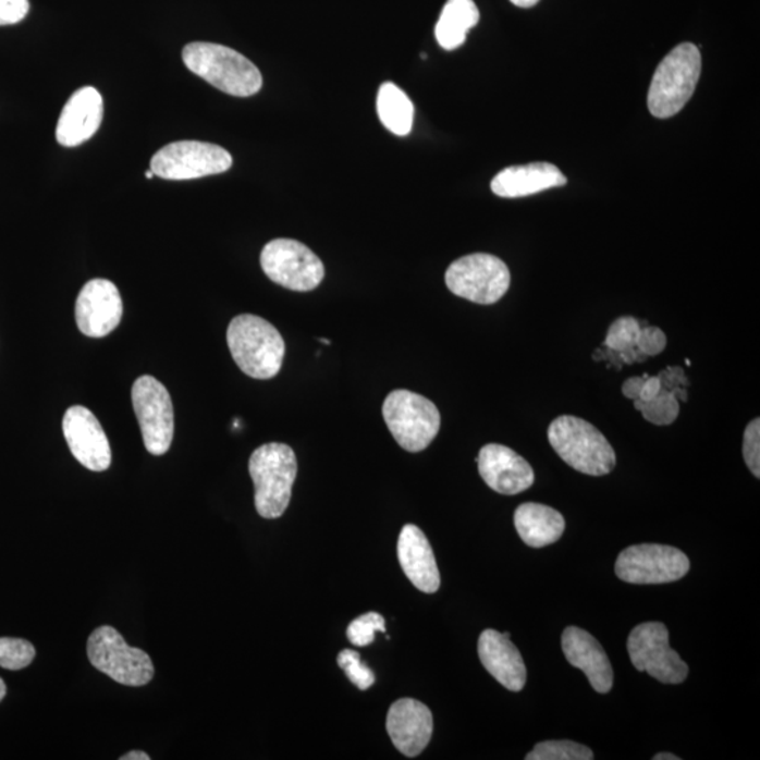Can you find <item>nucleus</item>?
Instances as JSON below:
<instances>
[{
  "mask_svg": "<svg viewBox=\"0 0 760 760\" xmlns=\"http://www.w3.org/2000/svg\"><path fill=\"white\" fill-rule=\"evenodd\" d=\"M89 662L120 685L139 687L152 681L150 655L142 649L130 647L118 629L103 625L96 628L86 646Z\"/></svg>",
  "mask_w": 760,
  "mask_h": 760,
  "instance_id": "7",
  "label": "nucleus"
},
{
  "mask_svg": "<svg viewBox=\"0 0 760 760\" xmlns=\"http://www.w3.org/2000/svg\"><path fill=\"white\" fill-rule=\"evenodd\" d=\"M36 658V648L32 642L21 638H0V667L8 671H21L32 665Z\"/></svg>",
  "mask_w": 760,
  "mask_h": 760,
  "instance_id": "29",
  "label": "nucleus"
},
{
  "mask_svg": "<svg viewBox=\"0 0 760 760\" xmlns=\"http://www.w3.org/2000/svg\"><path fill=\"white\" fill-rule=\"evenodd\" d=\"M397 555L404 574L418 590L431 594L440 589L441 577L434 551L420 528L413 524L403 527L397 542Z\"/></svg>",
  "mask_w": 760,
  "mask_h": 760,
  "instance_id": "21",
  "label": "nucleus"
},
{
  "mask_svg": "<svg viewBox=\"0 0 760 760\" xmlns=\"http://www.w3.org/2000/svg\"><path fill=\"white\" fill-rule=\"evenodd\" d=\"M336 661H339L340 667L343 669L350 682L360 690H368L377 681L375 673L365 663L360 662L359 653L353 651V649L341 651Z\"/></svg>",
  "mask_w": 760,
  "mask_h": 760,
  "instance_id": "31",
  "label": "nucleus"
},
{
  "mask_svg": "<svg viewBox=\"0 0 760 760\" xmlns=\"http://www.w3.org/2000/svg\"><path fill=\"white\" fill-rule=\"evenodd\" d=\"M514 4V7L523 8V9H528L536 7L540 0H510Z\"/></svg>",
  "mask_w": 760,
  "mask_h": 760,
  "instance_id": "39",
  "label": "nucleus"
},
{
  "mask_svg": "<svg viewBox=\"0 0 760 760\" xmlns=\"http://www.w3.org/2000/svg\"><path fill=\"white\" fill-rule=\"evenodd\" d=\"M476 461L485 483L495 493L514 495L526 492L536 479L531 465L508 446L485 445Z\"/></svg>",
  "mask_w": 760,
  "mask_h": 760,
  "instance_id": "16",
  "label": "nucleus"
},
{
  "mask_svg": "<svg viewBox=\"0 0 760 760\" xmlns=\"http://www.w3.org/2000/svg\"><path fill=\"white\" fill-rule=\"evenodd\" d=\"M514 524L522 540L531 548H543L560 541L565 532V518L557 510L540 503H524L514 513Z\"/></svg>",
  "mask_w": 760,
  "mask_h": 760,
  "instance_id": "23",
  "label": "nucleus"
},
{
  "mask_svg": "<svg viewBox=\"0 0 760 760\" xmlns=\"http://www.w3.org/2000/svg\"><path fill=\"white\" fill-rule=\"evenodd\" d=\"M479 19V9L474 0H449L436 24L438 45L446 51L456 50L464 45Z\"/></svg>",
  "mask_w": 760,
  "mask_h": 760,
  "instance_id": "24",
  "label": "nucleus"
},
{
  "mask_svg": "<svg viewBox=\"0 0 760 760\" xmlns=\"http://www.w3.org/2000/svg\"><path fill=\"white\" fill-rule=\"evenodd\" d=\"M690 571L689 557L675 547L639 543L620 553L618 579L632 585H663L682 579Z\"/></svg>",
  "mask_w": 760,
  "mask_h": 760,
  "instance_id": "11",
  "label": "nucleus"
},
{
  "mask_svg": "<svg viewBox=\"0 0 760 760\" xmlns=\"http://www.w3.org/2000/svg\"><path fill=\"white\" fill-rule=\"evenodd\" d=\"M154 176L156 175H154V172L151 170L146 172L147 180H152Z\"/></svg>",
  "mask_w": 760,
  "mask_h": 760,
  "instance_id": "43",
  "label": "nucleus"
},
{
  "mask_svg": "<svg viewBox=\"0 0 760 760\" xmlns=\"http://www.w3.org/2000/svg\"><path fill=\"white\" fill-rule=\"evenodd\" d=\"M666 335L658 327H642L637 341V348L641 351L646 357H655L666 348Z\"/></svg>",
  "mask_w": 760,
  "mask_h": 760,
  "instance_id": "33",
  "label": "nucleus"
},
{
  "mask_svg": "<svg viewBox=\"0 0 760 760\" xmlns=\"http://www.w3.org/2000/svg\"><path fill=\"white\" fill-rule=\"evenodd\" d=\"M671 392L675 394V397L677 399V401H679V403L687 401V392L682 387L675 388Z\"/></svg>",
  "mask_w": 760,
  "mask_h": 760,
  "instance_id": "40",
  "label": "nucleus"
},
{
  "mask_svg": "<svg viewBox=\"0 0 760 760\" xmlns=\"http://www.w3.org/2000/svg\"><path fill=\"white\" fill-rule=\"evenodd\" d=\"M478 652L486 671L510 691H522L527 682V667L510 634L486 629L479 637Z\"/></svg>",
  "mask_w": 760,
  "mask_h": 760,
  "instance_id": "20",
  "label": "nucleus"
},
{
  "mask_svg": "<svg viewBox=\"0 0 760 760\" xmlns=\"http://www.w3.org/2000/svg\"><path fill=\"white\" fill-rule=\"evenodd\" d=\"M648 377L649 375L646 373L643 375V377H635L625 380L623 384L624 396L629 399V401H637V399H639V394H641L643 383H646Z\"/></svg>",
  "mask_w": 760,
  "mask_h": 760,
  "instance_id": "36",
  "label": "nucleus"
},
{
  "mask_svg": "<svg viewBox=\"0 0 760 760\" xmlns=\"http://www.w3.org/2000/svg\"><path fill=\"white\" fill-rule=\"evenodd\" d=\"M387 728L394 747L408 758L427 748L434 730L430 709L415 699H401L388 713Z\"/></svg>",
  "mask_w": 760,
  "mask_h": 760,
  "instance_id": "17",
  "label": "nucleus"
},
{
  "mask_svg": "<svg viewBox=\"0 0 760 760\" xmlns=\"http://www.w3.org/2000/svg\"><path fill=\"white\" fill-rule=\"evenodd\" d=\"M387 632L384 618L379 613H367L355 618L346 628V637L357 647H367L373 642L375 634Z\"/></svg>",
  "mask_w": 760,
  "mask_h": 760,
  "instance_id": "30",
  "label": "nucleus"
},
{
  "mask_svg": "<svg viewBox=\"0 0 760 760\" xmlns=\"http://www.w3.org/2000/svg\"><path fill=\"white\" fill-rule=\"evenodd\" d=\"M248 468L259 516L269 519L281 517L291 503L297 476L295 452L286 444L269 442L254 451Z\"/></svg>",
  "mask_w": 760,
  "mask_h": 760,
  "instance_id": "3",
  "label": "nucleus"
},
{
  "mask_svg": "<svg viewBox=\"0 0 760 760\" xmlns=\"http://www.w3.org/2000/svg\"><path fill=\"white\" fill-rule=\"evenodd\" d=\"M231 355L245 375L254 379L277 377L285 358V341L269 321L254 315H240L228 330Z\"/></svg>",
  "mask_w": 760,
  "mask_h": 760,
  "instance_id": "2",
  "label": "nucleus"
},
{
  "mask_svg": "<svg viewBox=\"0 0 760 760\" xmlns=\"http://www.w3.org/2000/svg\"><path fill=\"white\" fill-rule=\"evenodd\" d=\"M641 329V323L634 317H620L610 326L603 346H608L609 350L615 351V353H625V351L637 348Z\"/></svg>",
  "mask_w": 760,
  "mask_h": 760,
  "instance_id": "28",
  "label": "nucleus"
},
{
  "mask_svg": "<svg viewBox=\"0 0 760 760\" xmlns=\"http://www.w3.org/2000/svg\"><path fill=\"white\" fill-rule=\"evenodd\" d=\"M186 69L221 93L249 98L262 88V75L238 51L213 42H191L182 51Z\"/></svg>",
  "mask_w": 760,
  "mask_h": 760,
  "instance_id": "1",
  "label": "nucleus"
},
{
  "mask_svg": "<svg viewBox=\"0 0 760 760\" xmlns=\"http://www.w3.org/2000/svg\"><path fill=\"white\" fill-rule=\"evenodd\" d=\"M233 167V157L216 144L175 142L168 144L152 157L154 175L168 181H191L218 175Z\"/></svg>",
  "mask_w": 760,
  "mask_h": 760,
  "instance_id": "9",
  "label": "nucleus"
},
{
  "mask_svg": "<svg viewBox=\"0 0 760 760\" xmlns=\"http://www.w3.org/2000/svg\"><path fill=\"white\" fill-rule=\"evenodd\" d=\"M512 275L502 259L490 254H470L456 259L445 272L454 295L478 305H493L506 295Z\"/></svg>",
  "mask_w": 760,
  "mask_h": 760,
  "instance_id": "8",
  "label": "nucleus"
},
{
  "mask_svg": "<svg viewBox=\"0 0 760 760\" xmlns=\"http://www.w3.org/2000/svg\"><path fill=\"white\" fill-rule=\"evenodd\" d=\"M261 267L272 282L293 292H310L326 275L321 259L305 244L291 238L268 243L261 253Z\"/></svg>",
  "mask_w": 760,
  "mask_h": 760,
  "instance_id": "10",
  "label": "nucleus"
},
{
  "mask_svg": "<svg viewBox=\"0 0 760 760\" xmlns=\"http://www.w3.org/2000/svg\"><path fill=\"white\" fill-rule=\"evenodd\" d=\"M661 382H659L658 377H648L646 383H643L641 394H639V401H652V399L657 397L658 393L661 392Z\"/></svg>",
  "mask_w": 760,
  "mask_h": 760,
  "instance_id": "37",
  "label": "nucleus"
},
{
  "mask_svg": "<svg viewBox=\"0 0 760 760\" xmlns=\"http://www.w3.org/2000/svg\"><path fill=\"white\" fill-rule=\"evenodd\" d=\"M562 651L572 666L585 673L596 691L605 695L613 689V667L593 635L581 628L567 627L562 634Z\"/></svg>",
  "mask_w": 760,
  "mask_h": 760,
  "instance_id": "19",
  "label": "nucleus"
},
{
  "mask_svg": "<svg viewBox=\"0 0 760 760\" xmlns=\"http://www.w3.org/2000/svg\"><path fill=\"white\" fill-rule=\"evenodd\" d=\"M701 74L699 47L691 42L673 48L659 64L648 93L649 112L657 119H669L689 102Z\"/></svg>",
  "mask_w": 760,
  "mask_h": 760,
  "instance_id": "4",
  "label": "nucleus"
},
{
  "mask_svg": "<svg viewBox=\"0 0 760 760\" xmlns=\"http://www.w3.org/2000/svg\"><path fill=\"white\" fill-rule=\"evenodd\" d=\"M658 379L659 382H661L662 389L669 392L673 391L675 388L689 387V380L686 378L685 370L679 367L662 370V372L658 375Z\"/></svg>",
  "mask_w": 760,
  "mask_h": 760,
  "instance_id": "35",
  "label": "nucleus"
},
{
  "mask_svg": "<svg viewBox=\"0 0 760 760\" xmlns=\"http://www.w3.org/2000/svg\"><path fill=\"white\" fill-rule=\"evenodd\" d=\"M71 454L86 469L103 473L112 464L108 436L94 413L84 406H72L62 420Z\"/></svg>",
  "mask_w": 760,
  "mask_h": 760,
  "instance_id": "14",
  "label": "nucleus"
},
{
  "mask_svg": "<svg viewBox=\"0 0 760 760\" xmlns=\"http://www.w3.org/2000/svg\"><path fill=\"white\" fill-rule=\"evenodd\" d=\"M655 760H681L679 757H676V755L673 753H658L655 757H653Z\"/></svg>",
  "mask_w": 760,
  "mask_h": 760,
  "instance_id": "41",
  "label": "nucleus"
},
{
  "mask_svg": "<svg viewBox=\"0 0 760 760\" xmlns=\"http://www.w3.org/2000/svg\"><path fill=\"white\" fill-rule=\"evenodd\" d=\"M30 12L28 0H0V26L17 24Z\"/></svg>",
  "mask_w": 760,
  "mask_h": 760,
  "instance_id": "34",
  "label": "nucleus"
},
{
  "mask_svg": "<svg viewBox=\"0 0 760 760\" xmlns=\"http://www.w3.org/2000/svg\"><path fill=\"white\" fill-rule=\"evenodd\" d=\"M744 459L747 462V466L755 475V478H760V420L755 418L753 421L749 422L747 430L744 434V446H743Z\"/></svg>",
  "mask_w": 760,
  "mask_h": 760,
  "instance_id": "32",
  "label": "nucleus"
},
{
  "mask_svg": "<svg viewBox=\"0 0 760 760\" xmlns=\"http://www.w3.org/2000/svg\"><path fill=\"white\" fill-rule=\"evenodd\" d=\"M527 760H591L593 750L574 740H543L526 757Z\"/></svg>",
  "mask_w": 760,
  "mask_h": 760,
  "instance_id": "27",
  "label": "nucleus"
},
{
  "mask_svg": "<svg viewBox=\"0 0 760 760\" xmlns=\"http://www.w3.org/2000/svg\"><path fill=\"white\" fill-rule=\"evenodd\" d=\"M377 110L380 122L394 136L404 137L410 134L415 122V105L393 82L380 85Z\"/></svg>",
  "mask_w": 760,
  "mask_h": 760,
  "instance_id": "25",
  "label": "nucleus"
},
{
  "mask_svg": "<svg viewBox=\"0 0 760 760\" xmlns=\"http://www.w3.org/2000/svg\"><path fill=\"white\" fill-rule=\"evenodd\" d=\"M151 758L148 757L146 752H142V750H132V752H128L124 755V757L120 758V760H150Z\"/></svg>",
  "mask_w": 760,
  "mask_h": 760,
  "instance_id": "38",
  "label": "nucleus"
},
{
  "mask_svg": "<svg viewBox=\"0 0 760 760\" xmlns=\"http://www.w3.org/2000/svg\"><path fill=\"white\" fill-rule=\"evenodd\" d=\"M319 340L321 341V343H323V344H326V345H329V344H330V341H329V340H326V339H319Z\"/></svg>",
  "mask_w": 760,
  "mask_h": 760,
  "instance_id": "44",
  "label": "nucleus"
},
{
  "mask_svg": "<svg viewBox=\"0 0 760 760\" xmlns=\"http://www.w3.org/2000/svg\"><path fill=\"white\" fill-rule=\"evenodd\" d=\"M122 316V296L113 282L93 279L82 287L75 305L76 324L82 334L102 339L118 329Z\"/></svg>",
  "mask_w": 760,
  "mask_h": 760,
  "instance_id": "15",
  "label": "nucleus"
},
{
  "mask_svg": "<svg viewBox=\"0 0 760 760\" xmlns=\"http://www.w3.org/2000/svg\"><path fill=\"white\" fill-rule=\"evenodd\" d=\"M7 692H8L7 683H4L2 677H0V701H2L4 699V696H7Z\"/></svg>",
  "mask_w": 760,
  "mask_h": 760,
  "instance_id": "42",
  "label": "nucleus"
},
{
  "mask_svg": "<svg viewBox=\"0 0 760 760\" xmlns=\"http://www.w3.org/2000/svg\"><path fill=\"white\" fill-rule=\"evenodd\" d=\"M132 401L144 445L152 455L167 454L173 438V406L170 393L156 378L142 377L133 384Z\"/></svg>",
  "mask_w": 760,
  "mask_h": 760,
  "instance_id": "13",
  "label": "nucleus"
},
{
  "mask_svg": "<svg viewBox=\"0 0 760 760\" xmlns=\"http://www.w3.org/2000/svg\"><path fill=\"white\" fill-rule=\"evenodd\" d=\"M382 413L394 440L408 452L425 451L440 431L436 404L415 392L399 389L389 393Z\"/></svg>",
  "mask_w": 760,
  "mask_h": 760,
  "instance_id": "6",
  "label": "nucleus"
},
{
  "mask_svg": "<svg viewBox=\"0 0 760 760\" xmlns=\"http://www.w3.org/2000/svg\"><path fill=\"white\" fill-rule=\"evenodd\" d=\"M103 119V99L98 89L85 86L71 96L58 120L56 137L62 147H78L93 138Z\"/></svg>",
  "mask_w": 760,
  "mask_h": 760,
  "instance_id": "18",
  "label": "nucleus"
},
{
  "mask_svg": "<svg viewBox=\"0 0 760 760\" xmlns=\"http://www.w3.org/2000/svg\"><path fill=\"white\" fill-rule=\"evenodd\" d=\"M627 647L629 659L637 671L647 672L653 679L665 685H679L687 679L689 666L669 646L665 624H639L629 634Z\"/></svg>",
  "mask_w": 760,
  "mask_h": 760,
  "instance_id": "12",
  "label": "nucleus"
},
{
  "mask_svg": "<svg viewBox=\"0 0 760 760\" xmlns=\"http://www.w3.org/2000/svg\"><path fill=\"white\" fill-rule=\"evenodd\" d=\"M634 406L642 413V417L647 421L655 426H669L679 417L681 406L679 401L672 392L661 389L657 397L652 401L642 402L637 399L634 401Z\"/></svg>",
  "mask_w": 760,
  "mask_h": 760,
  "instance_id": "26",
  "label": "nucleus"
},
{
  "mask_svg": "<svg viewBox=\"0 0 760 760\" xmlns=\"http://www.w3.org/2000/svg\"><path fill=\"white\" fill-rule=\"evenodd\" d=\"M567 184L566 176L555 166L534 162L506 168L493 177L492 192L500 197H524Z\"/></svg>",
  "mask_w": 760,
  "mask_h": 760,
  "instance_id": "22",
  "label": "nucleus"
},
{
  "mask_svg": "<svg viewBox=\"0 0 760 760\" xmlns=\"http://www.w3.org/2000/svg\"><path fill=\"white\" fill-rule=\"evenodd\" d=\"M548 440L556 454L580 474L604 476L617 462L608 438L584 418L557 417L551 422Z\"/></svg>",
  "mask_w": 760,
  "mask_h": 760,
  "instance_id": "5",
  "label": "nucleus"
}]
</instances>
